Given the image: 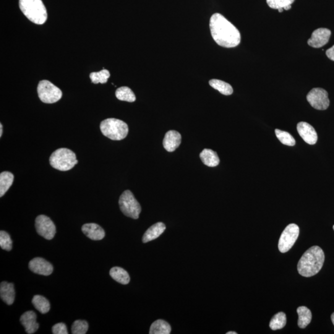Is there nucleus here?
<instances>
[{
	"instance_id": "f257e3e1",
	"label": "nucleus",
	"mask_w": 334,
	"mask_h": 334,
	"mask_svg": "<svg viewBox=\"0 0 334 334\" xmlns=\"http://www.w3.org/2000/svg\"><path fill=\"white\" fill-rule=\"evenodd\" d=\"M210 26L211 35L218 46L233 48L239 45L241 34L238 28L224 16L219 13L214 14L210 18Z\"/></svg>"
},
{
	"instance_id": "f03ea898",
	"label": "nucleus",
	"mask_w": 334,
	"mask_h": 334,
	"mask_svg": "<svg viewBox=\"0 0 334 334\" xmlns=\"http://www.w3.org/2000/svg\"><path fill=\"white\" fill-rule=\"evenodd\" d=\"M324 260V253L320 247H310L299 260L298 271L300 274L305 278L317 274L322 270Z\"/></svg>"
},
{
	"instance_id": "7ed1b4c3",
	"label": "nucleus",
	"mask_w": 334,
	"mask_h": 334,
	"mask_svg": "<svg viewBox=\"0 0 334 334\" xmlns=\"http://www.w3.org/2000/svg\"><path fill=\"white\" fill-rule=\"evenodd\" d=\"M20 8L31 22L44 24L48 20V12L42 0H20Z\"/></svg>"
},
{
	"instance_id": "20e7f679",
	"label": "nucleus",
	"mask_w": 334,
	"mask_h": 334,
	"mask_svg": "<svg viewBox=\"0 0 334 334\" xmlns=\"http://www.w3.org/2000/svg\"><path fill=\"white\" fill-rule=\"evenodd\" d=\"M53 168L60 171H68L78 162L74 152L67 148H60L52 153L49 159Z\"/></svg>"
},
{
	"instance_id": "39448f33",
	"label": "nucleus",
	"mask_w": 334,
	"mask_h": 334,
	"mask_svg": "<svg viewBox=\"0 0 334 334\" xmlns=\"http://www.w3.org/2000/svg\"><path fill=\"white\" fill-rule=\"evenodd\" d=\"M102 133L106 138L114 140H124L128 134V126L122 120L108 118L101 122Z\"/></svg>"
},
{
	"instance_id": "423d86ee",
	"label": "nucleus",
	"mask_w": 334,
	"mask_h": 334,
	"mask_svg": "<svg viewBox=\"0 0 334 334\" xmlns=\"http://www.w3.org/2000/svg\"><path fill=\"white\" fill-rule=\"evenodd\" d=\"M120 210L124 214L133 219H138L140 212L142 207L133 195L132 192L126 190L122 193L119 200Z\"/></svg>"
},
{
	"instance_id": "0eeeda50",
	"label": "nucleus",
	"mask_w": 334,
	"mask_h": 334,
	"mask_svg": "<svg viewBox=\"0 0 334 334\" xmlns=\"http://www.w3.org/2000/svg\"><path fill=\"white\" fill-rule=\"evenodd\" d=\"M39 98L44 103L54 104L62 98V91L48 80L39 82L38 87Z\"/></svg>"
},
{
	"instance_id": "6e6552de",
	"label": "nucleus",
	"mask_w": 334,
	"mask_h": 334,
	"mask_svg": "<svg viewBox=\"0 0 334 334\" xmlns=\"http://www.w3.org/2000/svg\"><path fill=\"white\" fill-rule=\"evenodd\" d=\"M299 234L300 228L296 224H292L287 226L279 239V250L282 253L288 252L298 239Z\"/></svg>"
},
{
	"instance_id": "1a4fd4ad",
	"label": "nucleus",
	"mask_w": 334,
	"mask_h": 334,
	"mask_svg": "<svg viewBox=\"0 0 334 334\" xmlns=\"http://www.w3.org/2000/svg\"><path fill=\"white\" fill-rule=\"evenodd\" d=\"M306 98L313 108L319 110H324L330 106L328 93L322 88H312L307 95Z\"/></svg>"
},
{
	"instance_id": "9d476101",
	"label": "nucleus",
	"mask_w": 334,
	"mask_h": 334,
	"mask_svg": "<svg viewBox=\"0 0 334 334\" xmlns=\"http://www.w3.org/2000/svg\"><path fill=\"white\" fill-rule=\"evenodd\" d=\"M36 231L39 236L46 240H52L56 234V226L48 216L40 215L36 219Z\"/></svg>"
},
{
	"instance_id": "9b49d317",
	"label": "nucleus",
	"mask_w": 334,
	"mask_h": 334,
	"mask_svg": "<svg viewBox=\"0 0 334 334\" xmlns=\"http://www.w3.org/2000/svg\"><path fill=\"white\" fill-rule=\"evenodd\" d=\"M331 36V31L328 28H320L312 32L308 40V44L313 48H320L328 43Z\"/></svg>"
},
{
	"instance_id": "f8f14e48",
	"label": "nucleus",
	"mask_w": 334,
	"mask_h": 334,
	"mask_svg": "<svg viewBox=\"0 0 334 334\" xmlns=\"http://www.w3.org/2000/svg\"><path fill=\"white\" fill-rule=\"evenodd\" d=\"M28 268L34 273L39 275L48 276L53 272V266L42 258H36L28 264Z\"/></svg>"
},
{
	"instance_id": "ddd939ff",
	"label": "nucleus",
	"mask_w": 334,
	"mask_h": 334,
	"mask_svg": "<svg viewBox=\"0 0 334 334\" xmlns=\"http://www.w3.org/2000/svg\"><path fill=\"white\" fill-rule=\"evenodd\" d=\"M297 131L302 139L310 145H314L317 142L318 134L312 125L306 122H300L297 125Z\"/></svg>"
},
{
	"instance_id": "4468645a",
	"label": "nucleus",
	"mask_w": 334,
	"mask_h": 334,
	"mask_svg": "<svg viewBox=\"0 0 334 334\" xmlns=\"http://www.w3.org/2000/svg\"><path fill=\"white\" fill-rule=\"evenodd\" d=\"M181 142L182 136L180 132L171 130L166 133L163 140V146L168 152H172L179 147Z\"/></svg>"
},
{
	"instance_id": "2eb2a0df",
	"label": "nucleus",
	"mask_w": 334,
	"mask_h": 334,
	"mask_svg": "<svg viewBox=\"0 0 334 334\" xmlns=\"http://www.w3.org/2000/svg\"><path fill=\"white\" fill-rule=\"evenodd\" d=\"M20 322L24 326L26 332L28 334L35 333L39 328L36 322V315L32 310L24 312L20 318Z\"/></svg>"
},
{
	"instance_id": "dca6fc26",
	"label": "nucleus",
	"mask_w": 334,
	"mask_h": 334,
	"mask_svg": "<svg viewBox=\"0 0 334 334\" xmlns=\"http://www.w3.org/2000/svg\"><path fill=\"white\" fill-rule=\"evenodd\" d=\"M82 231L88 238L95 241L102 240L106 236L104 230L96 224H84L82 226Z\"/></svg>"
},
{
	"instance_id": "f3484780",
	"label": "nucleus",
	"mask_w": 334,
	"mask_h": 334,
	"mask_svg": "<svg viewBox=\"0 0 334 334\" xmlns=\"http://www.w3.org/2000/svg\"><path fill=\"white\" fill-rule=\"evenodd\" d=\"M0 296L2 301L8 305L12 304L15 299V290L13 284L2 282L0 286Z\"/></svg>"
},
{
	"instance_id": "a211bd4d",
	"label": "nucleus",
	"mask_w": 334,
	"mask_h": 334,
	"mask_svg": "<svg viewBox=\"0 0 334 334\" xmlns=\"http://www.w3.org/2000/svg\"><path fill=\"white\" fill-rule=\"evenodd\" d=\"M166 226L162 222H158L151 226L145 232L142 238L143 242H148L158 238L166 230Z\"/></svg>"
},
{
	"instance_id": "6ab92c4d",
	"label": "nucleus",
	"mask_w": 334,
	"mask_h": 334,
	"mask_svg": "<svg viewBox=\"0 0 334 334\" xmlns=\"http://www.w3.org/2000/svg\"><path fill=\"white\" fill-rule=\"evenodd\" d=\"M200 158L204 165L210 167L218 166L220 163V159L218 154L214 151L205 148L200 154Z\"/></svg>"
},
{
	"instance_id": "aec40b11",
	"label": "nucleus",
	"mask_w": 334,
	"mask_h": 334,
	"mask_svg": "<svg viewBox=\"0 0 334 334\" xmlns=\"http://www.w3.org/2000/svg\"><path fill=\"white\" fill-rule=\"evenodd\" d=\"M14 181V176L10 172H2L0 174V197L5 194L10 187L12 186Z\"/></svg>"
},
{
	"instance_id": "412c9836",
	"label": "nucleus",
	"mask_w": 334,
	"mask_h": 334,
	"mask_svg": "<svg viewBox=\"0 0 334 334\" xmlns=\"http://www.w3.org/2000/svg\"><path fill=\"white\" fill-rule=\"evenodd\" d=\"M110 275L117 282L122 284V285H126L130 282V278L128 273L122 268L114 267L112 268L110 271Z\"/></svg>"
},
{
	"instance_id": "4be33fe9",
	"label": "nucleus",
	"mask_w": 334,
	"mask_h": 334,
	"mask_svg": "<svg viewBox=\"0 0 334 334\" xmlns=\"http://www.w3.org/2000/svg\"><path fill=\"white\" fill-rule=\"evenodd\" d=\"M297 313L298 314V325L299 328H304L312 322V312L306 306H300L297 309Z\"/></svg>"
},
{
	"instance_id": "5701e85b",
	"label": "nucleus",
	"mask_w": 334,
	"mask_h": 334,
	"mask_svg": "<svg viewBox=\"0 0 334 334\" xmlns=\"http://www.w3.org/2000/svg\"><path fill=\"white\" fill-rule=\"evenodd\" d=\"M172 328L170 325L165 320H159L152 324L150 328V334H169Z\"/></svg>"
},
{
	"instance_id": "b1692460",
	"label": "nucleus",
	"mask_w": 334,
	"mask_h": 334,
	"mask_svg": "<svg viewBox=\"0 0 334 334\" xmlns=\"http://www.w3.org/2000/svg\"><path fill=\"white\" fill-rule=\"evenodd\" d=\"M210 84L214 88L218 90L225 96L232 95L234 92L233 88L228 83L223 82V80H212L210 82Z\"/></svg>"
},
{
	"instance_id": "393cba45",
	"label": "nucleus",
	"mask_w": 334,
	"mask_h": 334,
	"mask_svg": "<svg viewBox=\"0 0 334 334\" xmlns=\"http://www.w3.org/2000/svg\"><path fill=\"white\" fill-rule=\"evenodd\" d=\"M32 304L39 312L46 314L50 310V304L48 300L41 296H35L32 299Z\"/></svg>"
},
{
	"instance_id": "a878e982",
	"label": "nucleus",
	"mask_w": 334,
	"mask_h": 334,
	"mask_svg": "<svg viewBox=\"0 0 334 334\" xmlns=\"http://www.w3.org/2000/svg\"><path fill=\"white\" fill-rule=\"evenodd\" d=\"M116 95L118 100L128 102H133L136 99L131 88L126 86L118 88L116 90Z\"/></svg>"
},
{
	"instance_id": "bb28decb",
	"label": "nucleus",
	"mask_w": 334,
	"mask_h": 334,
	"mask_svg": "<svg viewBox=\"0 0 334 334\" xmlns=\"http://www.w3.org/2000/svg\"><path fill=\"white\" fill-rule=\"evenodd\" d=\"M286 324V314L283 312H280L274 316L270 320V326L271 330H276L285 327Z\"/></svg>"
},
{
	"instance_id": "cd10ccee",
	"label": "nucleus",
	"mask_w": 334,
	"mask_h": 334,
	"mask_svg": "<svg viewBox=\"0 0 334 334\" xmlns=\"http://www.w3.org/2000/svg\"><path fill=\"white\" fill-rule=\"evenodd\" d=\"M110 74L108 70L104 69L99 72H93L90 74V78L94 84H106L108 82Z\"/></svg>"
},
{
	"instance_id": "c85d7f7f",
	"label": "nucleus",
	"mask_w": 334,
	"mask_h": 334,
	"mask_svg": "<svg viewBox=\"0 0 334 334\" xmlns=\"http://www.w3.org/2000/svg\"><path fill=\"white\" fill-rule=\"evenodd\" d=\"M276 134L278 140L283 144L288 146L296 145V142L292 136L289 132L282 131L280 130H276Z\"/></svg>"
},
{
	"instance_id": "c756f323",
	"label": "nucleus",
	"mask_w": 334,
	"mask_h": 334,
	"mask_svg": "<svg viewBox=\"0 0 334 334\" xmlns=\"http://www.w3.org/2000/svg\"><path fill=\"white\" fill-rule=\"evenodd\" d=\"M88 328V323L86 320H77L72 324V331L73 334H85Z\"/></svg>"
},
{
	"instance_id": "7c9ffc66",
	"label": "nucleus",
	"mask_w": 334,
	"mask_h": 334,
	"mask_svg": "<svg viewBox=\"0 0 334 334\" xmlns=\"http://www.w3.org/2000/svg\"><path fill=\"white\" fill-rule=\"evenodd\" d=\"M0 246L2 250H8V252H10L12 250V240L10 234L6 232H0Z\"/></svg>"
},
{
	"instance_id": "2f4dec72",
	"label": "nucleus",
	"mask_w": 334,
	"mask_h": 334,
	"mask_svg": "<svg viewBox=\"0 0 334 334\" xmlns=\"http://www.w3.org/2000/svg\"><path fill=\"white\" fill-rule=\"evenodd\" d=\"M268 6L272 9L278 10L292 5L294 0H266Z\"/></svg>"
},
{
	"instance_id": "473e14b6",
	"label": "nucleus",
	"mask_w": 334,
	"mask_h": 334,
	"mask_svg": "<svg viewBox=\"0 0 334 334\" xmlns=\"http://www.w3.org/2000/svg\"><path fill=\"white\" fill-rule=\"evenodd\" d=\"M52 332L54 334H68L67 327L64 323H58L52 328Z\"/></svg>"
},
{
	"instance_id": "72a5a7b5",
	"label": "nucleus",
	"mask_w": 334,
	"mask_h": 334,
	"mask_svg": "<svg viewBox=\"0 0 334 334\" xmlns=\"http://www.w3.org/2000/svg\"><path fill=\"white\" fill-rule=\"evenodd\" d=\"M326 56L328 58L334 62V46L332 48L328 49L326 52Z\"/></svg>"
},
{
	"instance_id": "f704fd0d",
	"label": "nucleus",
	"mask_w": 334,
	"mask_h": 334,
	"mask_svg": "<svg viewBox=\"0 0 334 334\" xmlns=\"http://www.w3.org/2000/svg\"><path fill=\"white\" fill-rule=\"evenodd\" d=\"M2 124H0V137L2 136Z\"/></svg>"
},
{
	"instance_id": "c9c22d12",
	"label": "nucleus",
	"mask_w": 334,
	"mask_h": 334,
	"mask_svg": "<svg viewBox=\"0 0 334 334\" xmlns=\"http://www.w3.org/2000/svg\"><path fill=\"white\" fill-rule=\"evenodd\" d=\"M292 8V5H288V6H286V7L284 8V10H289Z\"/></svg>"
},
{
	"instance_id": "e433bc0d",
	"label": "nucleus",
	"mask_w": 334,
	"mask_h": 334,
	"mask_svg": "<svg viewBox=\"0 0 334 334\" xmlns=\"http://www.w3.org/2000/svg\"><path fill=\"white\" fill-rule=\"evenodd\" d=\"M331 320H332V322H333V324L334 325V312L332 315H331Z\"/></svg>"
},
{
	"instance_id": "4c0bfd02",
	"label": "nucleus",
	"mask_w": 334,
	"mask_h": 334,
	"mask_svg": "<svg viewBox=\"0 0 334 334\" xmlns=\"http://www.w3.org/2000/svg\"><path fill=\"white\" fill-rule=\"evenodd\" d=\"M226 334H237V333L236 332H232V331H231V332H227Z\"/></svg>"
},
{
	"instance_id": "58836bf2",
	"label": "nucleus",
	"mask_w": 334,
	"mask_h": 334,
	"mask_svg": "<svg viewBox=\"0 0 334 334\" xmlns=\"http://www.w3.org/2000/svg\"><path fill=\"white\" fill-rule=\"evenodd\" d=\"M278 10L279 12H283V11H284L283 8L278 9Z\"/></svg>"
},
{
	"instance_id": "ea45409f",
	"label": "nucleus",
	"mask_w": 334,
	"mask_h": 334,
	"mask_svg": "<svg viewBox=\"0 0 334 334\" xmlns=\"http://www.w3.org/2000/svg\"><path fill=\"white\" fill-rule=\"evenodd\" d=\"M333 229H334V226H333Z\"/></svg>"
}]
</instances>
